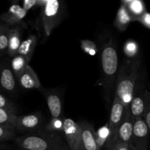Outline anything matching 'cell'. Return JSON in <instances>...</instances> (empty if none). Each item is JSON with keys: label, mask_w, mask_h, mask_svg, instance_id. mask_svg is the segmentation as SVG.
Segmentation results:
<instances>
[{"label": "cell", "mask_w": 150, "mask_h": 150, "mask_svg": "<svg viewBox=\"0 0 150 150\" xmlns=\"http://www.w3.org/2000/svg\"><path fill=\"white\" fill-rule=\"evenodd\" d=\"M101 85L107 105L110 104L119 72L117 45L113 37L103 36L101 40Z\"/></svg>", "instance_id": "cell-1"}, {"label": "cell", "mask_w": 150, "mask_h": 150, "mask_svg": "<svg viewBox=\"0 0 150 150\" xmlns=\"http://www.w3.org/2000/svg\"><path fill=\"white\" fill-rule=\"evenodd\" d=\"M141 68V55L134 59H126L119 68L115 84V96L125 108H129L132 94Z\"/></svg>", "instance_id": "cell-2"}, {"label": "cell", "mask_w": 150, "mask_h": 150, "mask_svg": "<svg viewBox=\"0 0 150 150\" xmlns=\"http://www.w3.org/2000/svg\"><path fill=\"white\" fill-rule=\"evenodd\" d=\"M15 141L19 147L24 150H70L64 135L47 131L44 127L39 131L16 137Z\"/></svg>", "instance_id": "cell-3"}, {"label": "cell", "mask_w": 150, "mask_h": 150, "mask_svg": "<svg viewBox=\"0 0 150 150\" xmlns=\"http://www.w3.org/2000/svg\"><path fill=\"white\" fill-rule=\"evenodd\" d=\"M61 18V6L60 0H46L42 6L39 16L38 26L42 29L43 41L45 42L56 26L59 24Z\"/></svg>", "instance_id": "cell-4"}, {"label": "cell", "mask_w": 150, "mask_h": 150, "mask_svg": "<svg viewBox=\"0 0 150 150\" xmlns=\"http://www.w3.org/2000/svg\"><path fill=\"white\" fill-rule=\"evenodd\" d=\"M147 86L148 85L146 83V72L144 69L143 70L142 68H141L129 105V110L134 120L142 118L144 115V106H145V93Z\"/></svg>", "instance_id": "cell-5"}, {"label": "cell", "mask_w": 150, "mask_h": 150, "mask_svg": "<svg viewBox=\"0 0 150 150\" xmlns=\"http://www.w3.org/2000/svg\"><path fill=\"white\" fill-rule=\"evenodd\" d=\"M150 133L144 118L135 120L129 147L133 150H148Z\"/></svg>", "instance_id": "cell-6"}, {"label": "cell", "mask_w": 150, "mask_h": 150, "mask_svg": "<svg viewBox=\"0 0 150 150\" xmlns=\"http://www.w3.org/2000/svg\"><path fill=\"white\" fill-rule=\"evenodd\" d=\"M134 122H135V120L131 114L129 107L126 108L124 120L116 132V136L111 141L107 142L105 146L116 143H123L129 145L131 137H132Z\"/></svg>", "instance_id": "cell-7"}, {"label": "cell", "mask_w": 150, "mask_h": 150, "mask_svg": "<svg viewBox=\"0 0 150 150\" xmlns=\"http://www.w3.org/2000/svg\"><path fill=\"white\" fill-rule=\"evenodd\" d=\"M80 136L75 150H101L96 142V131L94 125L87 122H79Z\"/></svg>", "instance_id": "cell-8"}, {"label": "cell", "mask_w": 150, "mask_h": 150, "mask_svg": "<svg viewBox=\"0 0 150 150\" xmlns=\"http://www.w3.org/2000/svg\"><path fill=\"white\" fill-rule=\"evenodd\" d=\"M126 108H125L122 103L115 96L113 98V103H112L110 119H109V122H107L109 132H110L107 142L111 141L116 136V132L124 120Z\"/></svg>", "instance_id": "cell-9"}, {"label": "cell", "mask_w": 150, "mask_h": 150, "mask_svg": "<svg viewBox=\"0 0 150 150\" xmlns=\"http://www.w3.org/2000/svg\"><path fill=\"white\" fill-rule=\"evenodd\" d=\"M43 117L39 113L18 116L16 130L21 133H35L44 127Z\"/></svg>", "instance_id": "cell-10"}, {"label": "cell", "mask_w": 150, "mask_h": 150, "mask_svg": "<svg viewBox=\"0 0 150 150\" xmlns=\"http://www.w3.org/2000/svg\"><path fill=\"white\" fill-rule=\"evenodd\" d=\"M38 90L42 93L46 100L49 110L53 118L63 119V102L57 91L54 89H46L43 86Z\"/></svg>", "instance_id": "cell-11"}, {"label": "cell", "mask_w": 150, "mask_h": 150, "mask_svg": "<svg viewBox=\"0 0 150 150\" xmlns=\"http://www.w3.org/2000/svg\"><path fill=\"white\" fill-rule=\"evenodd\" d=\"M16 80L10 64L5 62L0 63V89L10 95H16L17 91Z\"/></svg>", "instance_id": "cell-12"}, {"label": "cell", "mask_w": 150, "mask_h": 150, "mask_svg": "<svg viewBox=\"0 0 150 150\" xmlns=\"http://www.w3.org/2000/svg\"><path fill=\"white\" fill-rule=\"evenodd\" d=\"M63 135L69 144L70 150H75L80 136V126L79 122L71 119H64Z\"/></svg>", "instance_id": "cell-13"}, {"label": "cell", "mask_w": 150, "mask_h": 150, "mask_svg": "<svg viewBox=\"0 0 150 150\" xmlns=\"http://www.w3.org/2000/svg\"><path fill=\"white\" fill-rule=\"evenodd\" d=\"M27 11L17 4L10 6L7 12L0 16L1 21L4 23L12 26L22 23V20L26 16Z\"/></svg>", "instance_id": "cell-14"}, {"label": "cell", "mask_w": 150, "mask_h": 150, "mask_svg": "<svg viewBox=\"0 0 150 150\" xmlns=\"http://www.w3.org/2000/svg\"><path fill=\"white\" fill-rule=\"evenodd\" d=\"M22 24L23 22L19 24L10 26V32H9L8 48H7V54L10 58H13L14 56L18 54V51L22 42L21 32L23 29Z\"/></svg>", "instance_id": "cell-15"}, {"label": "cell", "mask_w": 150, "mask_h": 150, "mask_svg": "<svg viewBox=\"0 0 150 150\" xmlns=\"http://www.w3.org/2000/svg\"><path fill=\"white\" fill-rule=\"evenodd\" d=\"M21 87L24 89H38L41 87V83L38 76L33 69L27 64L24 71L18 79Z\"/></svg>", "instance_id": "cell-16"}, {"label": "cell", "mask_w": 150, "mask_h": 150, "mask_svg": "<svg viewBox=\"0 0 150 150\" xmlns=\"http://www.w3.org/2000/svg\"><path fill=\"white\" fill-rule=\"evenodd\" d=\"M132 21L133 19L129 14L126 7L124 4H121L118 10L113 23L115 28L119 32H124L127 29L129 23Z\"/></svg>", "instance_id": "cell-17"}, {"label": "cell", "mask_w": 150, "mask_h": 150, "mask_svg": "<svg viewBox=\"0 0 150 150\" xmlns=\"http://www.w3.org/2000/svg\"><path fill=\"white\" fill-rule=\"evenodd\" d=\"M37 42H38L37 35H34V34L29 35V37L26 40L22 41L21 43L19 51H18V54L23 56L26 59V61L29 62L33 55Z\"/></svg>", "instance_id": "cell-18"}, {"label": "cell", "mask_w": 150, "mask_h": 150, "mask_svg": "<svg viewBox=\"0 0 150 150\" xmlns=\"http://www.w3.org/2000/svg\"><path fill=\"white\" fill-rule=\"evenodd\" d=\"M125 6L132 16L133 21H137L146 12L143 0H134Z\"/></svg>", "instance_id": "cell-19"}, {"label": "cell", "mask_w": 150, "mask_h": 150, "mask_svg": "<svg viewBox=\"0 0 150 150\" xmlns=\"http://www.w3.org/2000/svg\"><path fill=\"white\" fill-rule=\"evenodd\" d=\"M28 63L29 62L26 61V59L20 54H16L12 58L10 67H11L12 70H13L17 80L20 78L21 75L24 71Z\"/></svg>", "instance_id": "cell-20"}, {"label": "cell", "mask_w": 150, "mask_h": 150, "mask_svg": "<svg viewBox=\"0 0 150 150\" xmlns=\"http://www.w3.org/2000/svg\"><path fill=\"white\" fill-rule=\"evenodd\" d=\"M18 116L16 114L0 108V125L11 127L16 130Z\"/></svg>", "instance_id": "cell-21"}, {"label": "cell", "mask_w": 150, "mask_h": 150, "mask_svg": "<svg viewBox=\"0 0 150 150\" xmlns=\"http://www.w3.org/2000/svg\"><path fill=\"white\" fill-rule=\"evenodd\" d=\"M10 29V26L6 23L0 24V55L7 54Z\"/></svg>", "instance_id": "cell-22"}, {"label": "cell", "mask_w": 150, "mask_h": 150, "mask_svg": "<svg viewBox=\"0 0 150 150\" xmlns=\"http://www.w3.org/2000/svg\"><path fill=\"white\" fill-rule=\"evenodd\" d=\"M124 53L127 59H134L138 57L140 55L138 44L135 40H129L124 45Z\"/></svg>", "instance_id": "cell-23"}, {"label": "cell", "mask_w": 150, "mask_h": 150, "mask_svg": "<svg viewBox=\"0 0 150 150\" xmlns=\"http://www.w3.org/2000/svg\"><path fill=\"white\" fill-rule=\"evenodd\" d=\"M109 134H110V132H109L107 123L104 126L100 127L97 131H96V142L99 149H101V148L104 146V144H106L109 138Z\"/></svg>", "instance_id": "cell-24"}, {"label": "cell", "mask_w": 150, "mask_h": 150, "mask_svg": "<svg viewBox=\"0 0 150 150\" xmlns=\"http://www.w3.org/2000/svg\"><path fill=\"white\" fill-rule=\"evenodd\" d=\"M63 122H64V119L51 117L49 122L44 126V129L47 131L58 132V133H63Z\"/></svg>", "instance_id": "cell-25"}, {"label": "cell", "mask_w": 150, "mask_h": 150, "mask_svg": "<svg viewBox=\"0 0 150 150\" xmlns=\"http://www.w3.org/2000/svg\"><path fill=\"white\" fill-rule=\"evenodd\" d=\"M143 118L148 127L150 133V88L149 86H147L145 93V106Z\"/></svg>", "instance_id": "cell-26"}, {"label": "cell", "mask_w": 150, "mask_h": 150, "mask_svg": "<svg viewBox=\"0 0 150 150\" xmlns=\"http://www.w3.org/2000/svg\"><path fill=\"white\" fill-rule=\"evenodd\" d=\"M81 48L86 54L91 56H94L98 52V48L94 42L90 40H82L80 42Z\"/></svg>", "instance_id": "cell-27"}, {"label": "cell", "mask_w": 150, "mask_h": 150, "mask_svg": "<svg viewBox=\"0 0 150 150\" xmlns=\"http://www.w3.org/2000/svg\"><path fill=\"white\" fill-rule=\"evenodd\" d=\"M16 130L11 127L0 125V142H5L16 138Z\"/></svg>", "instance_id": "cell-28"}, {"label": "cell", "mask_w": 150, "mask_h": 150, "mask_svg": "<svg viewBox=\"0 0 150 150\" xmlns=\"http://www.w3.org/2000/svg\"><path fill=\"white\" fill-rule=\"evenodd\" d=\"M0 108L10 111L15 114H16L17 113V108H16V105L11 101L9 100L7 98L3 96L1 94H0Z\"/></svg>", "instance_id": "cell-29"}, {"label": "cell", "mask_w": 150, "mask_h": 150, "mask_svg": "<svg viewBox=\"0 0 150 150\" xmlns=\"http://www.w3.org/2000/svg\"><path fill=\"white\" fill-rule=\"evenodd\" d=\"M107 150H129L130 147L126 144L123 143H116L110 146H106Z\"/></svg>", "instance_id": "cell-30"}, {"label": "cell", "mask_w": 150, "mask_h": 150, "mask_svg": "<svg viewBox=\"0 0 150 150\" xmlns=\"http://www.w3.org/2000/svg\"><path fill=\"white\" fill-rule=\"evenodd\" d=\"M137 21L140 22L145 27L150 29V13L146 12Z\"/></svg>", "instance_id": "cell-31"}, {"label": "cell", "mask_w": 150, "mask_h": 150, "mask_svg": "<svg viewBox=\"0 0 150 150\" xmlns=\"http://www.w3.org/2000/svg\"><path fill=\"white\" fill-rule=\"evenodd\" d=\"M37 4V0H23V8L26 11L35 7Z\"/></svg>", "instance_id": "cell-32"}, {"label": "cell", "mask_w": 150, "mask_h": 150, "mask_svg": "<svg viewBox=\"0 0 150 150\" xmlns=\"http://www.w3.org/2000/svg\"><path fill=\"white\" fill-rule=\"evenodd\" d=\"M132 1H134V0H121V4H124V5H126V4H128L129 3L132 2Z\"/></svg>", "instance_id": "cell-33"}, {"label": "cell", "mask_w": 150, "mask_h": 150, "mask_svg": "<svg viewBox=\"0 0 150 150\" xmlns=\"http://www.w3.org/2000/svg\"><path fill=\"white\" fill-rule=\"evenodd\" d=\"M19 1H20V0H11V1L13 4H16L17 2H19Z\"/></svg>", "instance_id": "cell-34"}, {"label": "cell", "mask_w": 150, "mask_h": 150, "mask_svg": "<svg viewBox=\"0 0 150 150\" xmlns=\"http://www.w3.org/2000/svg\"><path fill=\"white\" fill-rule=\"evenodd\" d=\"M129 150H133V149H131V148H130V149H129Z\"/></svg>", "instance_id": "cell-35"}]
</instances>
